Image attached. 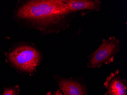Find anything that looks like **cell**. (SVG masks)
<instances>
[{"label":"cell","mask_w":127,"mask_h":95,"mask_svg":"<svg viewBox=\"0 0 127 95\" xmlns=\"http://www.w3.org/2000/svg\"><path fill=\"white\" fill-rule=\"evenodd\" d=\"M104 85L105 95H127V81L121 77L118 69L107 77Z\"/></svg>","instance_id":"cell-4"},{"label":"cell","mask_w":127,"mask_h":95,"mask_svg":"<svg viewBox=\"0 0 127 95\" xmlns=\"http://www.w3.org/2000/svg\"><path fill=\"white\" fill-rule=\"evenodd\" d=\"M20 91L19 86H16L5 89L3 95H19Z\"/></svg>","instance_id":"cell-7"},{"label":"cell","mask_w":127,"mask_h":95,"mask_svg":"<svg viewBox=\"0 0 127 95\" xmlns=\"http://www.w3.org/2000/svg\"><path fill=\"white\" fill-rule=\"evenodd\" d=\"M46 95H64L62 93V92L60 89L57 90L56 91H54L52 93L51 92H48L46 94Z\"/></svg>","instance_id":"cell-8"},{"label":"cell","mask_w":127,"mask_h":95,"mask_svg":"<svg viewBox=\"0 0 127 95\" xmlns=\"http://www.w3.org/2000/svg\"><path fill=\"white\" fill-rule=\"evenodd\" d=\"M42 55L34 47L23 45L16 46L7 55L10 64L21 72L33 73L40 63Z\"/></svg>","instance_id":"cell-2"},{"label":"cell","mask_w":127,"mask_h":95,"mask_svg":"<svg viewBox=\"0 0 127 95\" xmlns=\"http://www.w3.org/2000/svg\"><path fill=\"white\" fill-rule=\"evenodd\" d=\"M57 84L64 95H88L86 87L78 81L72 78H59Z\"/></svg>","instance_id":"cell-6"},{"label":"cell","mask_w":127,"mask_h":95,"mask_svg":"<svg viewBox=\"0 0 127 95\" xmlns=\"http://www.w3.org/2000/svg\"><path fill=\"white\" fill-rule=\"evenodd\" d=\"M69 11L75 13L78 11H99L102 6L99 0H64Z\"/></svg>","instance_id":"cell-5"},{"label":"cell","mask_w":127,"mask_h":95,"mask_svg":"<svg viewBox=\"0 0 127 95\" xmlns=\"http://www.w3.org/2000/svg\"><path fill=\"white\" fill-rule=\"evenodd\" d=\"M75 13L68 10L64 0H34L20 5L15 16L43 35H47L66 30Z\"/></svg>","instance_id":"cell-1"},{"label":"cell","mask_w":127,"mask_h":95,"mask_svg":"<svg viewBox=\"0 0 127 95\" xmlns=\"http://www.w3.org/2000/svg\"><path fill=\"white\" fill-rule=\"evenodd\" d=\"M120 41L115 36L103 39L99 47L87 57V65L90 68L100 67L114 61L115 56L121 50Z\"/></svg>","instance_id":"cell-3"}]
</instances>
